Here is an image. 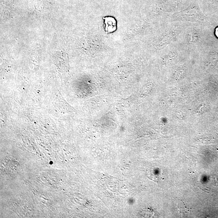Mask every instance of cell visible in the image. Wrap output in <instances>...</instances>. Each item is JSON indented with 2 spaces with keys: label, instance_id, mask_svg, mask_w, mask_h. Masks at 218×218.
<instances>
[{
  "label": "cell",
  "instance_id": "6da1fadb",
  "mask_svg": "<svg viewBox=\"0 0 218 218\" xmlns=\"http://www.w3.org/2000/svg\"><path fill=\"white\" fill-rule=\"evenodd\" d=\"M216 35L218 37V28L216 30Z\"/></svg>",
  "mask_w": 218,
  "mask_h": 218
}]
</instances>
